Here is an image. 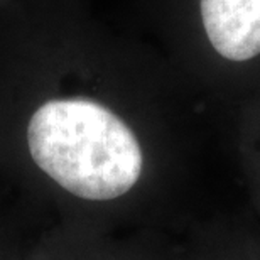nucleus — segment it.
Masks as SVG:
<instances>
[{
	"label": "nucleus",
	"instance_id": "nucleus-1",
	"mask_svg": "<svg viewBox=\"0 0 260 260\" xmlns=\"http://www.w3.org/2000/svg\"><path fill=\"white\" fill-rule=\"evenodd\" d=\"M32 164L76 205H108L137 186L144 152L117 113L88 98H56L25 127Z\"/></svg>",
	"mask_w": 260,
	"mask_h": 260
},
{
	"label": "nucleus",
	"instance_id": "nucleus-2",
	"mask_svg": "<svg viewBox=\"0 0 260 260\" xmlns=\"http://www.w3.org/2000/svg\"><path fill=\"white\" fill-rule=\"evenodd\" d=\"M201 17L223 58L247 61L260 54V0H201Z\"/></svg>",
	"mask_w": 260,
	"mask_h": 260
},
{
	"label": "nucleus",
	"instance_id": "nucleus-3",
	"mask_svg": "<svg viewBox=\"0 0 260 260\" xmlns=\"http://www.w3.org/2000/svg\"><path fill=\"white\" fill-rule=\"evenodd\" d=\"M22 260H117L108 252L100 228L63 221L48 228L32 245L24 248Z\"/></svg>",
	"mask_w": 260,
	"mask_h": 260
},
{
	"label": "nucleus",
	"instance_id": "nucleus-4",
	"mask_svg": "<svg viewBox=\"0 0 260 260\" xmlns=\"http://www.w3.org/2000/svg\"><path fill=\"white\" fill-rule=\"evenodd\" d=\"M25 245H20L17 238L7 228H0V260H22Z\"/></svg>",
	"mask_w": 260,
	"mask_h": 260
}]
</instances>
